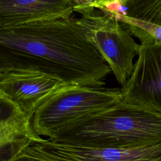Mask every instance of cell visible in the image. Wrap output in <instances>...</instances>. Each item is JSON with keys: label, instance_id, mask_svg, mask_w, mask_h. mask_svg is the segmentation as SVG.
<instances>
[{"label": "cell", "instance_id": "cell-1", "mask_svg": "<svg viewBox=\"0 0 161 161\" xmlns=\"http://www.w3.org/2000/svg\"><path fill=\"white\" fill-rule=\"evenodd\" d=\"M88 28L87 14H74L0 30V72L31 68L68 86H104L112 71L88 39Z\"/></svg>", "mask_w": 161, "mask_h": 161}, {"label": "cell", "instance_id": "cell-2", "mask_svg": "<svg viewBox=\"0 0 161 161\" xmlns=\"http://www.w3.org/2000/svg\"><path fill=\"white\" fill-rule=\"evenodd\" d=\"M50 141L89 148H130L161 143V113L123 100L58 131Z\"/></svg>", "mask_w": 161, "mask_h": 161}, {"label": "cell", "instance_id": "cell-3", "mask_svg": "<svg viewBox=\"0 0 161 161\" xmlns=\"http://www.w3.org/2000/svg\"><path fill=\"white\" fill-rule=\"evenodd\" d=\"M122 100L121 89L67 86L36 111L33 127L38 135L50 139L58 131L104 112Z\"/></svg>", "mask_w": 161, "mask_h": 161}, {"label": "cell", "instance_id": "cell-4", "mask_svg": "<svg viewBox=\"0 0 161 161\" xmlns=\"http://www.w3.org/2000/svg\"><path fill=\"white\" fill-rule=\"evenodd\" d=\"M87 16L88 39L97 48L118 82L124 87L133 72V59L139 53L140 45L120 22L101 11L96 9Z\"/></svg>", "mask_w": 161, "mask_h": 161}, {"label": "cell", "instance_id": "cell-5", "mask_svg": "<svg viewBox=\"0 0 161 161\" xmlns=\"http://www.w3.org/2000/svg\"><path fill=\"white\" fill-rule=\"evenodd\" d=\"M67 86L58 77L36 69L18 68L0 72V94L31 119L45 102Z\"/></svg>", "mask_w": 161, "mask_h": 161}, {"label": "cell", "instance_id": "cell-6", "mask_svg": "<svg viewBox=\"0 0 161 161\" xmlns=\"http://www.w3.org/2000/svg\"><path fill=\"white\" fill-rule=\"evenodd\" d=\"M23 152L43 161H161V143L130 148H89L43 139Z\"/></svg>", "mask_w": 161, "mask_h": 161}, {"label": "cell", "instance_id": "cell-7", "mask_svg": "<svg viewBox=\"0 0 161 161\" xmlns=\"http://www.w3.org/2000/svg\"><path fill=\"white\" fill-rule=\"evenodd\" d=\"M138 55L123 101L161 113V45L142 42Z\"/></svg>", "mask_w": 161, "mask_h": 161}, {"label": "cell", "instance_id": "cell-8", "mask_svg": "<svg viewBox=\"0 0 161 161\" xmlns=\"http://www.w3.org/2000/svg\"><path fill=\"white\" fill-rule=\"evenodd\" d=\"M0 161H11L30 144L43 139L35 131L32 119L0 94Z\"/></svg>", "mask_w": 161, "mask_h": 161}, {"label": "cell", "instance_id": "cell-9", "mask_svg": "<svg viewBox=\"0 0 161 161\" xmlns=\"http://www.w3.org/2000/svg\"><path fill=\"white\" fill-rule=\"evenodd\" d=\"M72 0H0V30L74 15Z\"/></svg>", "mask_w": 161, "mask_h": 161}, {"label": "cell", "instance_id": "cell-10", "mask_svg": "<svg viewBox=\"0 0 161 161\" xmlns=\"http://www.w3.org/2000/svg\"><path fill=\"white\" fill-rule=\"evenodd\" d=\"M123 16L161 26V0H124Z\"/></svg>", "mask_w": 161, "mask_h": 161}, {"label": "cell", "instance_id": "cell-11", "mask_svg": "<svg viewBox=\"0 0 161 161\" xmlns=\"http://www.w3.org/2000/svg\"><path fill=\"white\" fill-rule=\"evenodd\" d=\"M128 31L142 42L147 41L161 45V26L140 21L127 17H121L118 20Z\"/></svg>", "mask_w": 161, "mask_h": 161}, {"label": "cell", "instance_id": "cell-12", "mask_svg": "<svg viewBox=\"0 0 161 161\" xmlns=\"http://www.w3.org/2000/svg\"><path fill=\"white\" fill-rule=\"evenodd\" d=\"M11 161H43L34 156L29 155L25 152L21 153L18 156L14 158Z\"/></svg>", "mask_w": 161, "mask_h": 161}]
</instances>
